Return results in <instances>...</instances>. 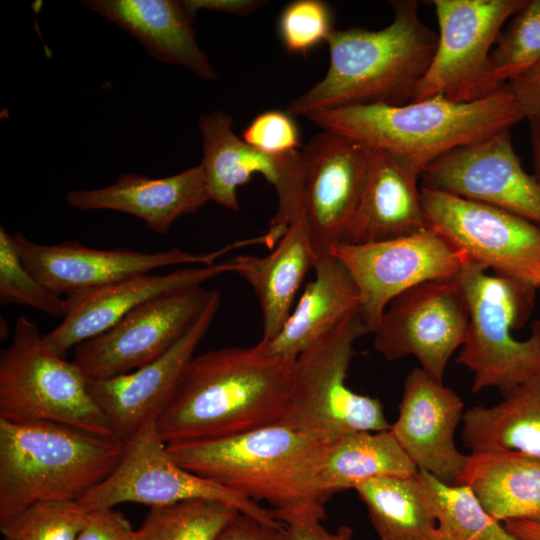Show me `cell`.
<instances>
[{"mask_svg":"<svg viewBox=\"0 0 540 540\" xmlns=\"http://www.w3.org/2000/svg\"><path fill=\"white\" fill-rule=\"evenodd\" d=\"M291 367L260 341L194 357L157 419L166 444L247 433L279 424L291 386Z\"/></svg>","mask_w":540,"mask_h":540,"instance_id":"obj_1","label":"cell"},{"mask_svg":"<svg viewBox=\"0 0 540 540\" xmlns=\"http://www.w3.org/2000/svg\"><path fill=\"white\" fill-rule=\"evenodd\" d=\"M394 17L383 29H335L329 37L325 76L292 100V117L325 109L410 103L434 57L438 34L425 25L418 2H390Z\"/></svg>","mask_w":540,"mask_h":540,"instance_id":"obj_2","label":"cell"},{"mask_svg":"<svg viewBox=\"0 0 540 540\" xmlns=\"http://www.w3.org/2000/svg\"><path fill=\"white\" fill-rule=\"evenodd\" d=\"M323 131L385 151L417 175L450 151L505 130L524 119L508 85L471 102L434 96L402 106H350L305 116Z\"/></svg>","mask_w":540,"mask_h":540,"instance_id":"obj_3","label":"cell"},{"mask_svg":"<svg viewBox=\"0 0 540 540\" xmlns=\"http://www.w3.org/2000/svg\"><path fill=\"white\" fill-rule=\"evenodd\" d=\"M329 443L274 424L247 433L167 444L183 468L273 509L329 499L319 477Z\"/></svg>","mask_w":540,"mask_h":540,"instance_id":"obj_4","label":"cell"},{"mask_svg":"<svg viewBox=\"0 0 540 540\" xmlns=\"http://www.w3.org/2000/svg\"><path fill=\"white\" fill-rule=\"evenodd\" d=\"M123 447L56 422L0 419V525L37 501H78L111 474Z\"/></svg>","mask_w":540,"mask_h":540,"instance_id":"obj_5","label":"cell"},{"mask_svg":"<svg viewBox=\"0 0 540 540\" xmlns=\"http://www.w3.org/2000/svg\"><path fill=\"white\" fill-rule=\"evenodd\" d=\"M487 270L468 260L457 275L469 323L456 361L473 373V393L495 387L506 394L540 371V322L528 339L512 336L528 318L537 288Z\"/></svg>","mask_w":540,"mask_h":540,"instance_id":"obj_6","label":"cell"},{"mask_svg":"<svg viewBox=\"0 0 540 540\" xmlns=\"http://www.w3.org/2000/svg\"><path fill=\"white\" fill-rule=\"evenodd\" d=\"M369 333L360 312L354 313L294 360L288 407L279 424L328 443L348 433L390 429L380 400L345 383L354 344Z\"/></svg>","mask_w":540,"mask_h":540,"instance_id":"obj_7","label":"cell"},{"mask_svg":"<svg viewBox=\"0 0 540 540\" xmlns=\"http://www.w3.org/2000/svg\"><path fill=\"white\" fill-rule=\"evenodd\" d=\"M0 419L50 421L114 436L89 392L88 378L48 349L38 326L25 316L17 319L12 342L0 356Z\"/></svg>","mask_w":540,"mask_h":540,"instance_id":"obj_8","label":"cell"},{"mask_svg":"<svg viewBox=\"0 0 540 540\" xmlns=\"http://www.w3.org/2000/svg\"><path fill=\"white\" fill-rule=\"evenodd\" d=\"M156 422L149 420L123 442L121 458L111 474L78 500L86 511L121 503L154 507L207 499L226 503L265 524H282L272 509L180 466L171 457Z\"/></svg>","mask_w":540,"mask_h":540,"instance_id":"obj_9","label":"cell"},{"mask_svg":"<svg viewBox=\"0 0 540 540\" xmlns=\"http://www.w3.org/2000/svg\"><path fill=\"white\" fill-rule=\"evenodd\" d=\"M427 227L469 261L540 288V227L485 203L420 187Z\"/></svg>","mask_w":540,"mask_h":540,"instance_id":"obj_10","label":"cell"},{"mask_svg":"<svg viewBox=\"0 0 540 540\" xmlns=\"http://www.w3.org/2000/svg\"><path fill=\"white\" fill-rule=\"evenodd\" d=\"M528 0H433L437 48L411 102L442 96L453 102L485 97L491 47L503 24Z\"/></svg>","mask_w":540,"mask_h":540,"instance_id":"obj_11","label":"cell"},{"mask_svg":"<svg viewBox=\"0 0 540 540\" xmlns=\"http://www.w3.org/2000/svg\"><path fill=\"white\" fill-rule=\"evenodd\" d=\"M215 290H170L138 305L114 326L74 348L72 362L90 380L132 372L173 347L194 324Z\"/></svg>","mask_w":540,"mask_h":540,"instance_id":"obj_12","label":"cell"},{"mask_svg":"<svg viewBox=\"0 0 540 540\" xmlns=\"http://www.w3.org/2000/svg\"><path fill=\"white\" fill-rule=\"evenodd\" d=\"M329 251L351 273L360 294V315L370 333L395 297L421 283L452 278L468 261L430 228L388 240L341 243Z\"/></svg>","mask_w":540,"mask_h":540,"instance_id":"obj_13","label":"cell"},{"mask_svg":"<svg viewBox=\"0 0 540 540\" xmlns=\"http://www.w3.org/2000/svg\"><path fill=\"white\" fill-rule=\"evenodd\" d=\"M457 275L416 285L388 304L373 332L374 346L384 358L394 361L412 355L420 368L443 382L469 323Z\"/></svg>","mask_w":540,"mask_h":540,"instance_id":"obj_14","label":"cell"},{"mask_svg":"<svg viewBox=\"0 0 540 540\" xmlns=\"http://www.w3.org/2000/svg\"><path fill=\"white\" fill-rule=\"evenodd\" d=\"M202 139L200 163L211 201L239 211L237 190L255 174L263 175L275 187L278 208L268 232L279 238L291 221L303 214L304 171L301 150L280 156L265 154L247 144L233 131V120L224 111L199 117Z\"/></svg>","mask_w":540,"mask_h":540,"instance_id":"obj_15","label":"cell"},{"mask_svg":"<svg viewBox=\"0 0 540 540\" xmlns=\"http://www.w3.org/2000/svg\"><path fill=\"white\" fill-rule=\"evenodd\" d=\"M419 180L421 187L497 207L540 227V182L524 170L510 129L441 156Z\"/></svg>","mask_w":540,"mask_h":540,"instance_id":"obj_16","label":"cell"},{"mask_svg":"<svg viewBox=\"0 0 540 540\" xmlns=\"http://www.w3.org/2000/svg\"><path fill=\"white\" fill-rule=\"evenodd\" d=\"M12 236L26 268L58 296L148 274L161 267L212 265L229 251L252 245V241L246 239L204 254L189 253L178 248L148 253L123 248L100 250L72 240L59 244H38L20 231Z\"/></svg>","mask_w":540,"mask_h":540,"instance_id":"obj_17","label":"cell"},{"mask_svg":"<svg viewBox=\"0 0 540 540\" xmlns=\"http://www.w3.org/2000/svg\"><path fill=\"white\" fill-rule=\"evenodd\" d=\"M301 153L303 214L319 254L346 241L362 194L369 149L321 130Z\"/></svg>","mask_w":540,"mask_h":540,"instance_id":"obj_18","label":"cell"},{"mask_svg":"<svg viewBox=\"0 0 540 540\" xmlns=\"http://www.w3.org/2000/svg\"><path fill=\"white\" fill-rule=\"evenodd\" d=\"M220 302L221 294L215 290L184 336L157 359L120 376L88 379L89 392L107 417L116 438L124 442L146 422L157 420L166 409L194 358L195 349L211 326Z\"/></svg>","mask_w":540,"mask_h":540,"instance_id":"obj_19","label":"cell"},{"mask_svg":"<svg viewBox=\"0 0 540 540\" xmlns=\"http://www.w3.org/2000/svg\"><path fill=\"white\" fill-rule=\"evenodd\" d=\"M463 409L454 390L415 367L406 376L398 417L390 427L418 470L448 484H456L469 457L454 440Z\"/></svg>","mask_w":540,"mask_h":540,"instance_id":"obj_20","label":"cell"},{"mask_svg":"<svg viewBox=\"0 0 540 540\" xmlns=\"http://www.w3.org/2000/svg\"><path fill=\"white\" fill-rule=\"evenodd\" d=\"M233 259L212 265L178 269L167 274H142L100 287L66 295L65 314L60 324L43 334L48 349L65 358L71 348L94 338L149 299L204 282L226 272H234Z\"/></svg>","mask_w":540,"mask_h":540,"instance_id":"obj_21","label":"cell"},{"mask_svg":"<svg viewBox=\"0 0 540 540\" xmlns=\"http://www.w3.org/2000/svg\"><path fill=\"white\" fill-rule=\"evenodd\" d=\"M65 201L81 211L113 210L130 214L153 232L165 234L178 218L197 212L211 198L199 164L163 178L123 173L116 182L103 188L70 190Z\"/></svg>","mask_w":540,"mask_h":540,"instance_id":"obj_22","label":"cell"},{"mask_svg":"<svg viewBox=\"0 0 540 540\" xmlns=\"http://www.w3.org/2000/svg\"><path fill=\"white\" fill-rule=\"evenodd\" d=\"M82 5L137 39L156 60L180 65L205 80L217 73L196 41L183 1L84 0Z\"/></svg>","mask_w":540,"mask_h":540,"instance_id":"obj_23","label":"cell"},{"mask_svg":"<svg viewBox=\"0 0 540 540\" xmlns=\"http://www.w3.org/2000/svg\"><path fill=\"white\" fill-rule=\"evenodd\" d=\"M418 181L391 154L369 149L362 194L345 243L388 240L428 228Z\"/></svg>","mask_w":540,"mask_h":540,"instance_id":"obj_24","label":"cell"},{"mask_svg":"<svg viewBox=\"0 0 540 540\" xmlns=\"http://www.w3.org/2000/svg\"><path fill=\"white\" fill-rule=\"evenodd\" d=\"M315 278L307 284L278 335L261 343L288 363L348 316L360 312V294L344 263L330 251L318 254Z\"/></svg>","mask_w":540,"mask_h":540,"instance_id":"obj_25","label":"cell"},{"mask_svg":"<svg viewBox=\"0 0 540 540\" xmlns=\"http://www.w3.org/2000/svg\"><path fill=\"white\" fill-rule=\"evenodd\" d=\"M272 251L262 257L238 255L234 272L252 287L263 317L261 341L273 340L287 321L296 293L318 253L304 214L294 218Z\"/></svg>","mask_w":540,"mask_h":540,"instance_id":"obj_26","label":"cell"},{"mask_svg":"<svg viewBox=\"0 0 540 540\" xmlns=\"http://www.w3.org/2000/svg\"><path fill=\"white\" fill-rule=\"evenodd\" d=\"M456 485H467L499 522L540 524V457L516 452L469 454Z\"/></svg>","mask_w":540,"mask_h":540,"instance_id":"obj_27","label":"cell"},{"mask_svg":"<svg viewBox=\"0 0 540 540\" xmlns=\"http://www.w3.org/2000/svg\"><path fill=\"white\" fill-rule=\"evenodd\" d=\"M461 438L470 454L516 452L540 457V371L493 406L464 411Z\"/></svg>","mask_w":540,"mask_h":540,"instance_id":"obj_28","label":"cell"},{"mask_svg":"<svg viewBox=\"0 0 540 540\" xmlns=\"http://www.w3.org/2000/svg\"><path fill=\"white\" fill-rule=\"evenodd\" d=\"M418 468L406 455L391 430L345 434L329 443L319 482L324 494L355 489L379 477H412Z\"/></svg>","mask_w":540,"mask_h":540,"instance_id":"obj_29","label":"cell"},{"mask_svg":"<svg viewBox=\"0 0 540 540\" xmlns=\"http://www.w3.org/2000/svg\"><path fill=\"white\" fill-rule=\"evenodd\" d=\"M354 490L379 540H434L437 521L417 474L371 479Z\"/></svg>","mask_w":540,"mask_h":540,"instance_id":"obj_30","label":"cell"},{"mask_svg":"<svg viewBox=\"0 0 540 540\" xmlns=\"http://www.w3.org/2000/svg\"><path fill=\"white\" fill-rule=\"evenodd\" d=\"M417 478L437 521L434 540H519L487 513L467 485L448 484L422 470Z\"/></svg>","mask_w":540,"mask_h":540,"instance_id":"obj_31","label":"cell"},{"mask_svg":"<svg viewBox=\"0 0 540 540\" xmlns=\"http://www.w3.org/2000/svg\"><path fill=\"white\" fill-rule=\"evenodd\" d=\"M239 513L226 503L207 499L150 507L135 529L134 540H218Z\"/></svg>","mask_w":540,"mask_h":540,"instance_id":"obj_32","label":"cell"},{"mask_svg":"<svg viewBox=\"0 0 540 540\" xmlns=\"http://www.w3.org/2000/svg\"><path fill=\"white\" fill-rule=\"evenodd\" d=\"M540 62V0H528L501 33L488 59L484 93L489 95Z\"/></svg>","mask_w":540,"mask_h":540,"instance_id":"obj_33","label":"cell"},{"mask_svg":"<svg viewBox=\"0 0 540 540\" xmlns=\"http://www.w3.org/2000/svg\"><path fill=\"white\" fill-rule=\"evenodd\" d=\"M87 513L77 500H42L0 525V530L3 540H76Z\"/></svg>","mask_w":540,"mask_h":540,"instance_id":"obj_34","label":"cell"},{"mask_svg":"<svg viewBox=\"0 0 540 540\" xmlns=\"http://www.w3.org/2000/svg\"><path fill=\"white\" fill-rule=\"evenodd\" d=\"M0 303L32 307L53 317L65 314V299L51 292L24 265L13 236L0 227Z\"/></svg>","mask_w":540,"mask_h":540,"instance_id":"obj_35","label":"cell"},{"mask_svg":"<svg viewBox=\"0 0 540 540\" xmlns=\"http://www.w3.org/2000/svg\"><path fill=\"white\" fill-rule=\"evenodd\" d=\"M329 6L320 0H296L281 12L278 32L284 48L290 53L305 54L334 31Z\"/></svg>","mask_w":540,"mask_h":540,"instance_id":"obj_36","label":"cell"},{"mask_svg":"<svg viewBox=\"0 0 540 540\" xmlns=\"http://www.w3.org/2000/svg\"><path fill=\"white\" fill-rule=\"evenodd\" d=\"M242 139L255 149L271 155L288 154L299 147V130L287 112L269 110L257 115L244 129Z\"/></svg>","mask_w":540,"mask_h":540,"instance_id":"obj_37","label":"cell"},{"mask_svg":"<svg viewBox=\"0 0 540 540\" xmlns=\"http://www.w3.org/2000/svg\"><path fill=\"white\" fill-rule=\"evenodd\" d=\"M128 518L115 508L88 511L84 527L76 540H134Z\"/></svg>","mask_w":540,"mask_h":540,"instance_id":"obj_38","label":"cell"},{"mask_svg":"<svg viewBox=\"0 0 540 540\" xmlns=\"http://www.w3.org/2000/svg\"><path fill=\"white\" fill-rule=\"evenodd\" d=\"M218 540H289V536L283 524L269 525L239 513Z\"/></svg>","mask_w":540,"mask_h":540,"instance_id":"obj_39","label":"cell"},{"mask_svg":"<svg viewBox=\"0 0 540 540\" xmlns=\"http://www.w3.org/2000/svg\"><path fill=\"white\" fill-rule=\"evenodd\" d=\"M507 85L524 119L540 122V62Z\"/></svg>","mask_w":540,"mask_h":540,"instance_id":"obj_40","label":"cell"},{"mask_svg":"<svg viewBox=\"0 0 540 540\" xmlns=\"http://www.w3.org/2000/svg\"><path fill=\"white\" fill-rule=\"evenodd\" d=\"M263 1L258 0H183V4L192 19L199 10L221 12L235 15H247L259 9Z\"/></svg>","mask_w":540,"mask_h":540,"instance_id":"obj_41","label":"cell"},{"mask_svg":"<svg viewBox=\"0 0 540 540\" xmlns=\"http://www.w3.org/2000/svg\"><path fill=\"white\" fill-rule=\"evenodd\" d=\"M502 524L519 540H540V524L522 520H507Z\"/></svg>","mask_w":540,"mask_h":540,"instance_id":"obj_42","label":"cell"},{"mask_svg":"<svg viewBox=\"0 0 540 540\" xmlns=\"http://www.w3.org/2000/svg\"><path fill=\"white\" fill-rule=\"evenodd\" d=\"M530 139L532 145V155L534 163V175L540 182V122L529 121Z\"/></svg>","mask_w":540,"mask_h":540,"instance_id":"obj_43","label":"cell"}]
</instances>
